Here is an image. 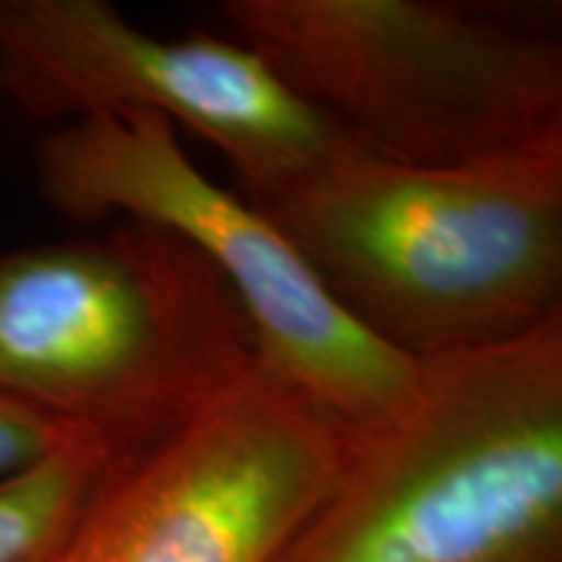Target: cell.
<instances>
[{
    "instance_id": "obj_1",
    "label": "cell",
    "mask_w": 562,
    "mask_h": 562,
    "mask_svg": "<svg viewBox=\"0 0 562 562\" xmlns=\"http://www.w3.org/2000/svg\"><path fill=\"white\" fill-rule=\"evenodd\" d=\"M243 199L406 360L501 347L562 313V140L414 167L336 133L311 165Z\"/></svg>"
},
{
    "instance_id": "obj_2",
    "label": "cell",
    "mask_w": 562,
    "mask_h": 562,
    "mask_svg": "<svg viewBox=\"0 0 562 562\" xmlns=\"http://www.w3.org/2000/svg\"><path fill=\"white\" fill-rule=\"evenodd\" d=\"M277 562H562V313L419 362Z\"/></svg>"
},
{
    "instance_id": "obj_3",
    "label": "cell",
    "mask_w": 562,
    "mask_h": 562,
    "mask_svg": "<svg viewBox=\"0 0 562 562\" xmlns=\"http://www.w3.org/2000/svg\"><path fill=\"white\" fill-rule=\"evenodd\" d=\"M263 364L222 273L146 222L0 252V396L138 453Z\"/></svg>"
},
{
    "instance_id": "obj_4",
    "label": "cell",
    "mask_w": 562,
    "mask_h": 562,
    "mask_svg": "<svg viewBox=\"0 0 562 562\" xmlns=\"http://www.w3.org/2000/svg\"><path fill=\"white\" fill-rule=\"evenodd\" d=\"M237 40L378 157L461 167L562 140L558 3L227 0Z\"/></svg>"
},
{
    "instance_id": "obj_5",
    "label": "cell",
    "mask_w": 562,
    "mask_h": 562,
    "mask_svg": "<svg viewBox=\"0 0 562 562\" xmlns=\"http://www.w3.org/2000/svg\"><path fill=\"white\" fill-rule=\"evenodd\" d=\"M42 201L70 222L157 224L222 273L248 315L263 364L357 438L417 389L419 362L362 331L258 209L211 182L159 115L87 117L34 151Z\"/></svg>"
},
{
    "instance_id": "obj_6",
    "label": "cell",
    "mask_w": 562,
    "mask_h": 562,
    "mask_svg": "<svg viewBox=\"0 0 562 562\" xmlns=\"http://www.w3.org/2000/svg\"><path fill=\"white\" fill-rule=\"evenodd\" d=\"M344 456L339 425L261 364L178 430L123 456L55 562H277Z\"/></svg>"
},
{
    "instance_id": "obj_7",
    "label": "cell",
    "mask_w": 562,
    "mask_h": 562,
    "mask_svg": "<svg viewBox=\"0 0 562 562\" xmlns=\"http://www.w3.org/2000/svg\"><path fill=\"white\" fill-rule=\"evenodd\" d=\"M0 91L60 125L165 117L222 151L243 195L284 182L336 136L243 42L154 37L104 0H0Z\"/></svg>"
},
{
    "instance_id": "obj_8",
    "label": "cell",
    "mask_w": 562,
    "mask_h": 562,
    "mask_svg": "<svg viewBox=\"0 0 562 562\" xmlns=\"http://www.w3.org/2000/svg\"><path fill=\"white\" fill-rule=\"evenodd\" d=\"M123 456L94 432L0 482V562H55L104 476Z\"/></svg>"
},
{
    "instance_id": "obj_9",
    "label": "cell",
    "mask_w": 562,
    "mask_h": 562,
    "mask_svg": "<svg viewBox=\"0 0 562 562\" xmlns=\"http://www.w3.org/2000/svg\"><path fill=\"white\" fill-rule=\"evenodd\" d=\"M79 432L87 430L0 396V482L50 459Z\"/></svg>"
},
{
    "instance_id": "obj_10",
    "label": "cell",
    "mask_w": 562,
    "mask_h": 562,
    "mask_svg": "<svg viewBox=\"0 0 562 562\" xmlns=\"http://www.w3.org/2000/svg\"><path fill=\"white\" fill-rule=\"evenodd\" d=\"M3 104H5V102H3V91H0V108H3Z\"/></svg>"
}]
</instances>
